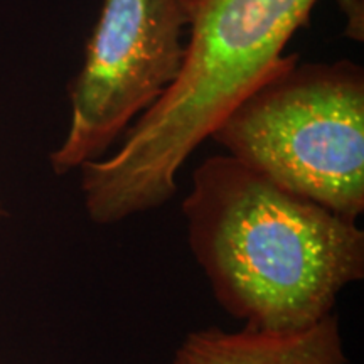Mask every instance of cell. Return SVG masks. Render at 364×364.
<instances>
[{
  "label": "cell",
  "mask_w": 364,
  "mask_h": 364,
  "mask_svg": "<svg viewBox=\"0 0 364 364\" xmlns=\"http://www.w3.org/2000/svg\"><path fill=\"white\" fill-rule=\"evenodd\" d=\"M189 248L216 302L243 327L304 329L364 279L356 220L290 193L228 154L191 177L182 203Z\"/></svg>",
  "instance_id": "1"
},
{
  "label": "cell",
  "mask_w": 364,
  "mask_h": 364,
  "mask_svg": "<svg viewBox=\"0 0 364 364\" xmlns=\"http://www.w3.org/2000/svg\"><path fill=\"white\" fill-rule=\"evenodd\" d=\"M189 31L179 75L110 157L80 167L86 215L115 225L169 203L191 154L292 58L287 44L318 0H182Z\"/></svg>",
  "instance_id": "2"
},
{
  "label": "cell",
  "mask_w": 364,
  "mask_h": 364,
  "mask_svg": "<svg viewBox=\"0 0 364 364\" xmlns=\"http://www.w3.org/2000/svg\"><path fill=\"white\" fill-rule=\"evenodd\" d=\"M211 139L290 193L349 220L364 213V71L356 63H299L292 54Z\"/></svg>",
  "instance_id": "3"
},
{
  "label": "cell",
  "mask_w": 364,
  "mask_h": 364,
  "mask_svg": "<svg viewBox=\"0 0 364 364\" xmlns=\"http://www.w3.org/2000/svg\"><path fill=\"white\" fill-rule=\"evenodd\" d=\"M186 24L182 0H103L70 86V125L49 156L54 174L105 157L174 83Z\"/></svg>",
  "instance_id": "4"
},
{
  "label": "cell",
  "mask_w": 364,
  "mask_h": 364,
  "mask_svg": "<svg viewBox=\"0 0 364 364\" xmlns=\"http://www.w3.org/2000/svg\"><path fill=\"white\" fill-rule=\"evenodd\" d=\"M169 364H349L338 316L295 331L189 332Z\"/></svg>",
  "instance_id": "5"
},
{
  "label": "cell",
  "mask_w": 364,
  "mask_h": 364,
  "mask_svg": "<svg viewBox=\"0 0 364 364\" xmlns=\"http://www.w3.org/2000/svg\"><path fill=\"white\" fill-rule=\"evenodd\" d=\"M346 27L344 34L351 41H364V0H338Z\"/></svg>",
  "instance_id": "6"
},
{
  "label": "cell",
  "mask_w": 364,
  "mask_h": 364,
  "mask_svg": "<svg viewBox=\"0 0 364 364\" xmlns=\"http://www.w3.org/2000/svg\"><path fill=\"white\" fill-rule=\"evenodd\" d=\"M6 216V211H4V206H2V201H0V218Z\"/></svg>",
  "instance_id": "7"
}]
</instances>
